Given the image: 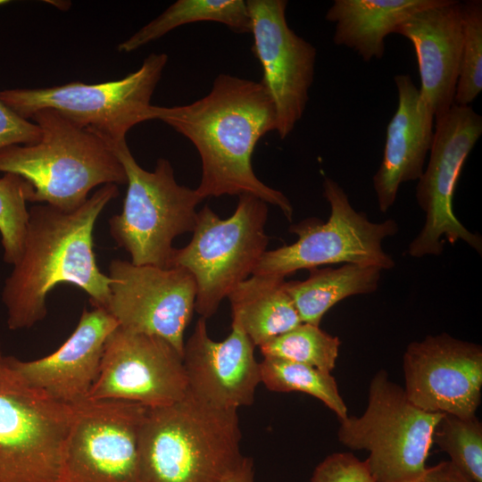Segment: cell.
Segmentation results:
<instances>
[{
    "label": "cell",
    "mask_w": 482,
    "mask_h": 482,
    "mask_svg": "<svg viewBox=\"0 0 482 482\" xmlns=\"http://www.w3.org/2000/svg\"><path fill=\"white\" fill-rule=\"evenodd\" d=\"M41 137L40 128L0 101V150L14 145H31Z\"/></svg>",
    "instance_id": "cell-31"
},
{
    "label": "cell",
    "mask_w": 482,
    "mask_h": 482,
    "mask_svg": "<svg viewBox=\"0 0 482 482\" xmlns=\"http://www.w3.org/2000/svg\"><path fill=\"white\" fill-rule=\"evenodd\" d=\"M118 326L105 309L85 308L75 329L56 351L33 361L9 356V362L30 386L59 403L75 405L87 398L107 338Z\"/></svg>",
    "instance_id": "cell-18"
},
{
    "label": "cell",
    "mask_w": 482,
    "mask_h": 482,
    "mask_svg": "<svg viewBox=\"0 0 482 482\" xmlns=\"http://www.w3.org/2000/svg\"><path fill=\"white\" fill-rule=\"evenodd\" d=\"M110 296L106 311L120 327L166 340L183 356L184 334L195 311L194 277L179 267L109 263Z\"/></svg>",
    "instance_id": "cell-13"
},
{
    "label": "cell",
    "mask_w": 482,
    "mask_h": 482,
    "mask_svg": "<svg viewBox=\"0 0 482 482\" xmlns=\"http://www.w3.org/2000/svg\"><path fill=\"white\" fill-rule=\"evenodd\" d=\"M381 271L378 267L352 263L336 269L313 268L306 279L285 286L302 322L320 326L325 313L338 302L376 291Z\"/></svg>",
    "instance_id": "cell-23"
},
{
    "label": "cell",
    "mask_w": 482,
    "mask_h": 482,
    "mask_svg": "<svg viewBox=\"0 0 482 482\" xmlns=\"http://www.w3.org/2000/svg\"><path fill=\"white\" fill-rule=\"evenodd\" d=\"M414 47L422 101L435 119L454 104L462 49L461 3L442 0L403 21L395 30Z\"/></svg>",
    "instance_id": "cell-19"
},
{
    "label": "cell",
    "mask_w": 482,
    "mask_h": 482,
    "mask_svg": "<svg viewBox=\"0 0 482 482\" xmlns=\"http://www.w3.org/2000/svg\"><path fill=\"white\" fill-rule=\"evenodd\" d=\"M462 49L454 104L466 106L482 91V1L461 4Z\"/></svg>",
    "instance_id": "cell-29"
},
{
    "label": "cell",
    "mask_w": 482,
    "mask_h": 482,
    "mask_svg": "<svg viewBox=\"0 0 482 482\" xmlns=\"http://www.w3.org/2000/svg\"><path fill=\"white\" fill-rule=\"evenodd\" d=\"M268 204L252 195H241L233 214L220 218L208 205L198 212L193 237L175 248L170 267L187 270L195 278V310L205 320L242 281L253 275L267 251L265 232Z\"/></svg>",
    "instance_id": "cell-6"
},
{
    "label": "cell",
    "mask_w": 482,
    "mask_h": 482,
    "mask_svg": "<svg viewBox=\"0 0 482 482\" xmlns=\"http://www.w3.org/2000/svg\"><path fill=\"white\" fill-rule=\"evenodd\" d=\"M323 195L330 205L326 222L306 219L290 227L297 240L289 245L267 250L253 275L283 278L297 270L334 263H352L390 270L393 258L382 247L386 237L395 235L392 220L372 222L350 204L337 182L325 178Z\"/></svg>",
    "instance_id": "cell-10"
},
{
    "label": "cell",
    "mask_w": 482,
    "mask_h": 482,
    "mask_svg": "<svg viewBox=\"0 0 482 482\" xmlns=\"http://www.w3.org/2000/svg\"><path fill=\"white\" fill-rule=\"evenodd\" d=\"M433 442L472 482H482V424L476 415L461 418L444 413L434 429Z\"/></svg>",
    "instance_id": "cell-27"
},
{
    "label": "cell",
    "mask_w": 482,
    "mask_h": 482,
    "mask_svg": "<svg viewBox=\"0 0 482 482\" xmlns=\"http://www.w3.org/2000/svg\"><path fill=\"white\" fill-rule=\"evenodd\" d=\"M9 1L7 0H0V5H3V4H8Z\"/></svg>",
    "instance_id": "cell-34"
},
{
    "label": "cell",
    "mask_w": 482,
    "mask_h": 482,
    "mask_svg": "<svg viewBox=\"0 0 482 482\" xmlns=\"http://www.w3.org/2000/svg\"><path fill=\"white\" fill-rule=\"evenodd\" d=\"M414 482H472L450 461L426 468L424 473Z\"/></svg>",
    "instance_id": "cell-32"
},
{
    "label": "cell",
    "mask_w": 482,
    "mask_h": 482,
    "mask_svg": "<svg viewBox=\"0 0 482 482\" xmlns=\"http://www.w3.org/2000/svg\"><path fill=\"white\" fill-rule=\"evenodd\" d=\"M340 340L320 326L302 322L293 329L259 346L263 357L271 356L331 372L336 366Z\"/></svg>",
    "instance_id": "cell-26"
},
{
    "label": "cell",
    "mask_w": 482,
    "mask_h": 482,
    "mask_svg": "<svg viewBox=\"0 0 482 482\" xmlns=\"http://www.w3.org/2000/svg\"><path fill=\"white\" fill-rule=\"evenodd\" d=\"M32 186L22 177L4 173L0 178V235L4 262L14 265L21 258L26 237Z\"/></svg>",
    "instance_id": "cell-28"
},
{
    "label": "cell",
    "mask_w": 482,
    "mask_h": 482,
    "mask_svg": "<svg viewBox=\"0 0 482 482\" xmlns=\"http://www.w3.org/2000/svg\"><path fill=\"white\" fill-rule=\"evenodd\" d=\"M0 346H1V344H0Z\"/></svg>",
    "instance_id": "cell-35"
},
{
    "label": "cell",
    "mask_w": 482,
    "mask_h": 482,
    "mask_svg": "<svg viewBox=\"0 0 482 482\" xmlns=\"http://www.w3.org/2000/svg\"><path fill=\"white\" fill-rule=\"evenodd\" d=\"M442 0H335L325 19L335 23L333 42L363 61L381 59L385 38L409 17Z\"/></svg>",
    "instance_id": "cell-21"
},
{
    "label": "cell",
    "mask_w": 482,
    "mask_h": 482,
    "mask_svg": "<svg viewBox=\"0 0 482 482\" xmlns=\"http://www.w3.org/2000/svg\"><path fill=\"white\" fill-rule=\"evenodd\" d=\"M71 406L57 482H142L138 432L147 407L89 399Z\"/></svg>",
    "instance_id": "cell-12"
},
{
    "label": "cell",
    "mask_w": 482,
    "mask_h": 482,
    "mask_svg": "<svg viewBox=\"0 0 482 482\" xmlns=\"http://www.w3.org/2000/svg\"><path fill=\"white\" fill-rule=\"evenodd\" d=\"M30 119L40 128L39 140L0 150V172L25 179L33 187L32 203L71 212L96 187L126 184L121 162L100 136L52 109Z\"/></svg>",
    "instance_id": "cell-4"
},
{
    "label": "cell",
    "mask_w": 482,
    "mask_h": 482,
    "mask_svg": "<svg viewBox=\"0 0 482 482\" xmlns=\"http://www.w3.org/2000/svg\"><path fill=\"white\" fill-rule=\"evenodd\" d=\"M404 393L416 407L475 416L482 389V347L446 333L410 343L403 360Z\"/></svg>",
    "instance_id": "cell-16"
},
{
    "label": "cell",
    "mask_w": 482,
    "mask_h": 482,
    "mask_svg": "<svg viewBox=\"0 0 482 482\" xmlns=\"http://www.w3.org/2000/svg\"><path fill=\"white\" fill-rule=\"evenodd\" d=\"M181 354L166 340L118 326L109 336L87 399L121 400L154 408L185 396Z\"/></svg>",
    "instance_id": "cell-14"
},
{
    "label": "cell",
    "mask_w": 482,
    "mask_h": 482,
    "mask_svg": "<svg viewBox=\"0 0 482 482\" xmlns=\"http://www.w3.org/2000/svg\"><path fill=\"white\" fill-rule=\"evenodd\" d=\"M237 411L207 404L187 391L147 408L138 432L142 482H222L241 462Z\"/></svg>",
    "instance_id": "cell-3"
},
{
    "label": "cell",
    "mask_w": 482,
    "mask_h": 482,
    "mask_svg": "<svg viewBox=\"0 0 482 482\" xmlns=\"http://www.w3.org/2000/svg\"><path fill=\"white\" fill-rule=\"evenodd\" d=\"M167 62L166 54L152 53L136 71L118 80L4 89L0 101L26 120L37 111L54 110L107 144H115L125 141L136 125L152 120L151 99Z\"/></svg>",
    "instance_id": "cell-8"
},
{
    "label": "cell",
    "mask_w": 482,
    "mask_h": 482,
    "mask_svg": "<svg viewBox=\"0 0 482 482\" xmlns=\"http://www.w3.org/2000/svg\"><path fill=\"white\" fill-rule=\"evenodd\" d=\"M435 121L428 164L418 179L415 194L425 223L410 243L408 254L440 255L445 240L452 245L461 240L481 254V237L455 216L453 198L467 157L482 134V117L471 105L454 104Z\"/></svg>",
    "instance_id": "cell-11"
},
{
    "label": "cell",
    "mask_w": 482,
    "mask_h": 482,
    "mask_svg": "<svg viewBox=\"0 0 482 482\" xmlns=\"http://www.w3.org/2000/svg\"><path fill=\"white\" fill-rule=\"evenodd\" d=\"M200 21L221 23L236 33L251 31V19L244 0H178L119 44L117 50L133 52L180 26Z\"/></svg>",
    "instance_id": "cell-24"
},
{
    "label": "cell",
    "mask_w": 482,
    "mask_h": 482,
    "mask_svg": "<svg viewBox=\"0 0 482 482\" xmlns=\"http://www.w3.org/2000/svg\"><path fill=\"white\" fill-rule=\"evenodd\" d=\"M444 413L420 410L404 389L378 370L369 386L368 405L359 417L339 420V442L366 450L375 482H414L426 470L434 429Z\"/></svg>",
    "instance_id": "cell-7"
},
{
    "label": "cell",
    "mask_w": 482,
    "mask_h": 482,
    "mask_svg": "<svg viewBox=\"0 0 482 482\" xmlns=\"http://www.w3.org/2000/svg\"><path fill=\"white\" fill-rule=\"evenodd\" d=\"M254 345L240 324L232 320L231 332L222 341L212 340L206 320L200 318L185 342L183 364L187 392L198 400L223 410L253 404L261 383Z\"/></svg>",
    "instance_id": "cell-17"
},
{
    "label": "cell",
    "mask_w": 482,
    "mask_h": 482,
    "mask_svg": "<svg viewBox=\"0 0 482 482\" xmlns=\"http://www.w3.org/2000/svg\"><path fill=\"white\" fill-rule=\"evenodd\" d=\"M222 482H254L253 462L249 457H244Z\"/></svg>",
    "instance_id": "cell-33"
},
{
    "label": "cell",
    "mask_w": 482,
    "mask_h": 482,
    "mask_svg": "<svg viewBox=\"0 0 482 482\" xmlns=\"http://www.w3.org/2000/svg\"><path fill=\"white\" fill-rule=\"evenodd\" d=\"M394 79L398 104L386 128L382 162L372 179L381 212L395 204L403 183L420 178L434 136L435 117L411 78L398 74Z\"/></svg>",
    "instance_id": "cell-20"
},
{
    "label": "cell",
    "mask_w": 482,
    "mask_h": 482,
    "mask_svg": "<svg viewBox=\"0 0 482 482\" xmlns=\"http://www.w3.org/2000/svg\"><path fill=\"white\" fill-rule=\"evenodd\" d=\"M121 162L127 193L121 212L109 219V232L136 265L170 268L175 237L193 232L196 206L204 199L179 185L170 162L160 158L153 171L143 169L127 141L108 144Z\"/></svg>",
    "instance_id": "cell-5"
},
{
    "label": "cell",
    "mask_w": 482,
    "mask_h": 482,
    "mask_svg": "<svg viewBox=\"0 0 482 482\" xmlns=\"http://www.w3.org/2000/svg\"><path fill=\"white\" fill-rule=\"evenodd\" d=\"M261 382L271 391L301 392L322 402L339 419L348 416L335 378L312 366L265 356L260 362Z\"/></svg>",
    "instance_id": "cell-25"
},
{
    "label": "cell",
    "mask_w": 482,
    "mask_h": 482,
    "mask_svg": "<svg viewBox=\"0 0 482 482\" xmlns=\"http://www.w3.org/2000/svg\"><path fill=\"white\" fill-rule=\"evenodd\" d=\"M118 195V186L106 184L74 211L46 204L29 210L22 253L2 290L9 329L30 328L43 320L47 295L60 284L78 287L93 307L106 309L111 278L97 266L93 231L104 207Z\"/></svg>",
    "instance_id": "cell-2"
},
{
    "label": "cell",
    "mask_w": 482,
    "mask_h": 482,
    "mask_svg": "<svg viewBox=\"0 0 482 482\" xmlns=\"http://www.w3.org/2000/svg\"><path fill=\"white\" fill-rule=\"evenodd\" d=\"M152 120L163 121L197 150L202 175L195 190L203 199L252 195L292 220L288 198L260 180L252 166L257 143L277 126L273 103L260 81L220 73L209 93L193 103L153 105Z\"/></svg>",
    "instance_id": "cell-1"
},
{
    "label": "cell",
    "mask_w": 482,
    "mask_h": 482,
    "mask_svg": "<svg viewBox=\"0 0 482 482\" xmlns=\"http://www.w3.org/2000/svg\"><path fill=\"white\" fill-rule=\"evenodd\" d=\"M72 414L0 352V482H57Z\"/></svg>",
    "instance_id": "cell-9"
},
{
    "label": "cell",
    "mask_w": 482,
    "mask_h": 482,
    "mask_svg": "<svg viewBox=\"0 0 482 482\" xmlns=\"http://www.w3.org/2000/svg\"><path fill=\"white\" fill-rule=\"evenodd\" d=\"M253 37V53L259 61L260 81L276 112V132L287 137L302 119L314 80L317 51L287 24L286 0H247Z\"/></svg>",
    "instance_id": "cell-15"
},
{
    "label": "cell",
    "mask_w": 482,
    "mask_h": 482,
    "mask_svg": "<svg viewBox=\"0 0 482 482\" xmlns=\"http://www.w3.org/2000/svg\"><path fill=\"white\" fill-rule=\"evenodd\" d=\"M311 482H375L366 461L350 453H335L315 468Z\"/></svg>",
    "instance_id": "cell-30"
},
{
    "label": "cell",
    "mask_w": 482,
    "mask_h": 482,
    "mask_svg": "<svg viewBox=\"0 0 482 482\" xmlns=\"http://www.w3.org/2000/svg\"><path fill=\"white\" fill-rule=\"evenodd\" d=\"M283 278L252 275L228 295L232 320L261 346L302 323Z\"/></svg>",
    "instance_id": "cell-22"
}]
</instances>
